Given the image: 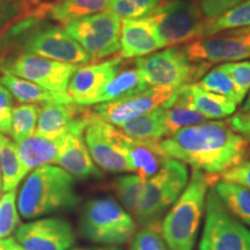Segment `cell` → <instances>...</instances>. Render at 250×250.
Returning <instances> with one entry per match:
<instances>
[{
  "label": "cell",
  "mask_w": 250,
  "mask_h": 250,
  "mask_svg": "<svg viewBox=\"0 0 250 250\" xmlns=\"http://www.w3.org/2000/svg\"><path fill=\"white\" fill-rule=\"evenodd\" d=\"M189 85L190 83L179 87L173 96L162 105L165 110L167 137L184 127L202 124L208 120L191 104Z\"/></svg>",
  "instance_id": "obj_20"
},
{
  "label": "cell",
  "mask_w": 250,
  "mask_h": 250,
  "mask_svg": "<svg viewBox=\"0 0 250 250\" xmlns=\"http://www.w3.org/2000/svg\"><path fill=\"white\" fill-rule=\"evenodd\" d=\"M110 0H57L50 2L48 15L56 22L66 24L100 13L109 7Z\"/></svg>",
  "instance_id": "obj_26"
},
{
  "label": "cell",
  "mask_w": 250,
  "mask_h": 250,
  "mask_svg": "<svg viewBox=\"0 0 250 250\" xmlns=\"http://www.w3.org/2000/svg\"><path fill=\"white\" fill-rule=\"evenodd\" d=\"M182 50L190 62L198 64L242 61L250 57V33L201 37L184 44Z\"/></svg>",
  "instance_id": "obj_14"
},
{
  "label": "cell",
  "mask_w": 250,
  "mask_h": 250,
  "mask_svg": "<svg viewBox=\"0 0 250 250\" xmlns=\"http://www.w3.org/2000/svg\"><path fill=\"white\" fill-rule=\"evenodd\" d=\"M126 152L133 171L145 180L158 173L168 159L159 148V142H144L127 137Z\"/></svg>",
  "instance_id": "obj_23"
},
{
  "label": "cell",
  "mask_w": 250,
  "mask_h": 250,
  "mask_svg": "<svg viewBox=\"0 0 250 250\" xmlns=\"http://www.w3.org/2000/svg\"><path fill=\"white\" fill-rule=\"evenodd\" d=\"M28 1H29V4L31 6H41V5L50 4L49 1H51V0H28Z\"/></svg>",
  "instance_id": "obj_45"
},
{
  "label": "cell",
  "mask_w": 250,
  "mask_h": 250,
  "mask_svg": "<svg viewBox=\"0 0 250 250\" xmlns=\"http://www.w3.org/2000/svg\"><path fill=\"white\" fill-rule=\"evenodd\" d=\"M0 250H26L14 237L0 239Z\"/></svg>",
  "instance_id": "obj_43"
},
{
  "label": "cell",
  "mask_w": 250,
  "mask_h": 250,
  "mask_svg": "<svg viewBox=\"0 0 250 250\" xmlns=\"http://www.w3.org/2000/svg\"><path fill=\"white\" fill-rule=\"evenodd\" d=\"M20 217L17 204V189L0 196V239L9 237L18 229Z\"/></svg>",
  "instance_id": "obj_35"
},
{
  "label": "cell",
  "mask_w": 250,
  "mask_h": 250,
  "mask_svg": "<svg viewBox=\"0 0 250 250\" xmlns=\"http://www.w3.org/2000/svg\"><path fill=\"white\" fill-rule=\"evenodd\" d=\"M6 1H19V0H6Z\"/></svg>",
  "instance_id": "obj_50"
},
{
  "label": "cell",
  "mask_w": 250,
  "mask_h": 250,
  "mask_svg": "<svg viewBox=\"0 0 250 250\" xmlns=\"http://www.w3.org/2000/svg\"><path fill=\"white\" fill-rule=\"evenodd\" d=\"M145 181L139 175H125L118 177L114 182V190L125 211L133 215L138 211Z\"/></svg>",
  "instance_id": "obj_31"
},
{
  "label": "cell",
  "mask_w": 250,
  "mask_h": 250,
  "mask_svg": "<svg viewBox=\"0 0 250 250\" xmlns=\"http://www.w3.org/2000/svg\"><path fill=\"white\" fill-rule=\"evenodd\" d=\"M188 168L183 162L167 159L158 173L145 181L138 211L134 217L140 224L158 223L188 184Z\"/></svg>",
  "instance_id": "obj_6"
},
{
  "label": "cell",
  "mask_w": 250,
  "mask_h": 250,
  "mask_svg": "<svg viewBox=\"0 0 250 250\" xmlns=\"http://www.w3.org/2000/svg\"><path fill=\"white\" fill-rule=\"evenodd\" d=\"M81 236L107 246L126 242L136 230V224L127 211L111 198H96L87 203L80 217Z\"/></svg>",
  "instance_id": "obj_5"
},
{
  "label": "cell",
  "mask_w": 250,
  "mask_h": 250,
  "mask_svg": "<svg viewBox=\"0 0 250 250\" xmlns=\"http://www.w3.org/2000/svg\"><path fill=\"white\" fill-rule=\"evenodd\" d=\"M13 108V95L0 83V133L9 134Z\"/></svg>",
  "instance_id": "obj_40"
},
{
  "label": "cell",
  "mask_w": 250,
  "mask_h": 250,
  "mask_svg": "<svg viewBox=\"0 0 250 250\" xmlns=\"http://www.w3.org/2000/svg\"><path fill=\"white\" fill-rule=\"evenodd\" d=\"M130 250H168L159 221L146 225L139 230L133 237Z\"/></svg>",
  "instance_id": "obj_36"
},
{
  "label": "cell",
  "mask_w": 250,
  "mask_h": 250,
  "mask_svg": "<svg viewBox=\"0 0 250 250\" xmlns=\"http://www.w3.org/2000/svg\"><path fill=\"white\" fill-rule=\"evenodd\" d=\"M192 1L199 6L206 18L214 20L243 0H192Z\"/></svg>",
  "instance_id": "obj_39"
},
{
  "label": "cell",
  "mask_w": 250,
  "mask_h": 250,
  "mask_svg": "<svg viewBox=\"0 0 250 250\" xmlns=\"http://www.w3.org/2000/svg\"><path fill=\"white\" fill-rule=\"evenodd\" d=\"M224 181L233 182L250 190V161H245L221 174Z\"/></svg>",
  "instance_id": "obj_41"
},
{
  "label": "cell",
  "mask_w": 250,
  "mask_h": 250,
  "mask_svg": "<svg viewBox=\"0 0 250 250\" xmlns=\"http://www.w3.org/2000/svg\"><path fill=\"white\" fill-rule=\"evenodd\" d=\"M159 148L168 159L214 175L242 164L250 154L249 143L227 122H204L184 127L160 140Z\"/></svg>",
  "instance_id": "obj_1"
},
{
  "label": "cell",
  "mask_w": 250,
  "mask_h": 250,
  "mask_svg": "<svg viewBox=\"0 0 250 250\" xmlns=\"http://www.w3.org/2000/svg\"><path fill=\"white\" fill-rule=\"evenodd\" d=\"M214 190L227 210L250 226V190L228 181L215 183Z\"/></svg>",
  "instance_id": "obj_29"
},
{
  "label": "cell",
  "mask_w": 250,
  "mask_h": 250,
  "mask_svg": "<svg viewBox=\"0 0 250 250\" xmlns=\"http://www.w3.org/2000/svg\"><path fill=\"white\" fill-rule=\"evenodd\" d=\"M33 9L34 6H31L28 0H20V1L0 0V37L4 35L5 31L12 24L29 15Z\"/></svg>",
  "instance_id": "obj_38"
},
{
  "label": "cell",
  "mask_w": 250,
  "mask_h": 250,
  "mask_svg": "<svg viewBox=\"0 0 250 250\" xmlns=\"http://www.w3.org/2000/svg\"><path fill=\"white\" fill-rule=\"evenodd\" d=\"M246 27H250V0H243L229 11L214 19L205 36L214 35L227 29H241Z\"/></svg>",
  "instance_id": "obj_32"
},
{
  "label": "cell",
  "mask_w": 250,
  "mask_h": 250,
  "mask_svg": "<svg viewBox=\"0 0 250 250\" xmlns=\"http://www.w3.org/2000/svg\"><path fill=\"white\" fill-rule=\"evenodd\" d=\"M199 250H250V230L235 220L214 188L206 197V219Z\"/></svg>",
  "instance_id": "obj_8"
},
{
  "label": "cell",
  "mask_w": 250,
  "mask_h": 250,
  "mask_svg": "<svg viewBox=\"0 0 250 250\" xmlns=\"http://www.w3.org/2000/svg\"><path fill=\"white\" fill-rule=\"evenodd\" d=\"M0 51H1V44H0ZM2 62V59H1V56H0V62Z\"/></svg>",
  "instance_id": "obj_49"
},
{
  "label": "cell",
  "mask_w": 250,
  "mask_h": 250,
  "mask_svg": "<svg viewBox=\"0 0 250 250\" xmlns=\"http://www.w3.org/2000/svg\"><path fill=\"white\" fill-rule=\"evenodd\" d=\"M65 136L66 134L59 138L50 139L34 133L28 138L15 143L19 158L27 173L42 166L55 164Z\"/></svg>",
  "instance_id": "obj_21"
},
{
  "label": "cell",
  "mask_w": 250,
  "mask_h": 250,
  "mask_svg": "<svg viewBox=\"0 0 250 250\" xmlns=\"http://www.w3.org/2000/svg\"><path fill=\"white\" fill-rule=\"evenodd\" d=\"M83 133L90 156L99 167L111 173L133 171L126 152L127 136L118 127L94 115Z\"/></svg>",
  "instance_id": "obj_10"
},
{
  "label": "cell",
  "mask_w": 250,
  "mask_h": 250,
  "mask_svg": "<svg viewBox=\"0 0 250 250\" xmlns=\"http://www.w3.org/2000/svg\"><path fill=\"white\" fill-rule=\"evenodd\" d=\"M22 37V51L51 61L80 65L92 62L90 56L67 33L65 28L57 26L39 27L36 24Z\"/></svg>",
  "instance_id": "obj_11"
},
{
  "label": "cell",
  "mask_w": 250,
  "mask_h": 250,
  "mask_svg": "<svg viewBox=\"0 0 250 250\" xmlns=\"http://www.w3.org/2000/svg\"><path fill=\"white\" fill-rule=\"evenodd\" d=\"M94 110L76 103H46L40 108L35 133L56 139L78 125H88Z\"/></svg>",
  "instance_id": "obj_17"
},
{
  "label": "cell",
  "mask_w": 250,
  "mask_h": 250,
  "mask_svg": "<svg viewBox=\"0 0 250 250\" xmlns=\"http://www.w3.org/2000/svg\"><path fill=\"white\" fill-rule=\"evenodd\" d=\"M15 239L26 250H67L76 242V234L64 219L43 218L19 226Z\"/></svg>",
  "instance_id": "obj_15"
},
{
  "label": "cell",
  "mask_w": 250,
  "mask_h": 250,
  "mask_svg": "<svg viewBox=\"0 0 250 250\" xmlns=\"http://www.w3.org/2000/svg\"><path fill=\"white\" fill-rule=\"evenodd\" d=\"M249 92H250V90H249ZM247 110H250V93H249L248 99L246 100L245 104H243V107H242V111H247Z\"/></svg>",
  "instance_id": "obj_47"
},
{
  "label": "cell",
  "mask_w": 250,
  "mask_h": 250,
  "mask_svg": "<svg viewBox=\"0 0 250 250\" xmlns=\"http://www.w3.org/2000/svg\"><path fill=\"white\" fill-rule=\"evenodd\" d=\"M2 191V176H1V168H0V195Z\"/></svg>",
  "instance_id": "obj_48"
},
{
  "label": "cell",
  "mask_w": 250,
  "mask_h": 250,
  "mask_svg": "<svg viewBox=\"0 0 250 250\" xmlns=\"http://www.w3.org/2000/svg\"><path fill=\"white\" fill-rule=\"evenodd\" d=\"M118 129L131 139L160 142L164 137H167L164 107L161 105L132 121L126 122L120 125Z\"/></svg>",
  "instance_id": "obj_25"
},
{
  "label": "cell",
  "mask_w": 250,
  "mask_h": 250,
  "mask_svg": "<svg viewBox=\"0 0 250 250\" xmlns=\"http://www.w3.org/2000/svg\"><path fill=\"white\" fill-rule=\"evenodd\" d=\"M148 88L151 87L144 79L142 72L136 66V64L133 66L121 67L117 73L100 90L98 98L95 100V104L117 101V100L127 98Z\"/></svg>",
  "instance_id": "obj_22"
},
{
  "label": "cell",
  "mask_w": 250,
  "mask_h": 250,
  "mask_svg": "<svg viewBox=\"0 0 250 250\" xmlns=\"http://www.w3.org/2000/svg\"><path fill=\"white\" fill-rule=\"evenodd\" d=\"M0 168L4 192L17 189L28 174L19 158L17 144L2 133H0Z\"/></svg>",
  "instance_id": "obj_28"
},
{
  "label": "cell",
  "mask_w": 250,
  "mask_h": 250,
  "mask_svg": "<svg viewBox=\"0 0 250 250\" xmlns=\"http://www.w3.org/2000/svg\"><path fill=\"white\" fill-rule=\"evenodd\" d=\"M226 122L236 133L250 143V110L237 112Z\"/></svg>",
  "instance_id": "obj_42"
},
{
  "label": "cell",
  "mask_w": 250,
  "mask_h": 250,
  "mask_svg": "<svg viewBox=\"0 0 250 250\" xmlns=\"http://www.w3.org/2000/svg\"><path fill=\"white\" fill-rule=\"evenodd\" d=\"M220 66L232 79L240 104L250 90V62H228Z\"/></svg>",
  "instance_id": "obj_37"
},
{
  "label": "cell",
  "mask_w": 250,
  "mask_h": 250,
  "mask_svg": "<svg viewBox=\"0 0 250 250\" xmlns=\"http://www.w3.org/2000/svg\"><path fill=\"white\" fill-rule=\"evenodd\" d=\"M79 65L66 64L35 55H20L0 62V71L56 93H66L72 76Z\"/></svg>",
  "instance_id": "obj_12"
},
{
  "label": "cell",
  "mask_w": 250,
  "mask_h": 250,
  "mask_svg": "<svg viewBox=\"0 0 250 250\" xmlns=\"http://www.w3.org/2000/svg\"><path fill=\"white\" fill-rule=\"evenodd\" d=\"M248 33H250V27L241 28V29H237L235 31H230L229 34H248Z\"/></svg>",
  "instance_id": "obj_46"
},
{
  "label": "cell",
  "mask_w": 250,
  "mask_h": 250,
  "mask_svg": "<svg viewBox=\"0 0 250 250\" xmlns=\"http://www.w3.org/2000/svg\"><path fill=\"white\" fill-rule=\"evenodd\" d=\"M134 64L149 87L171 88L197 83L210 66L208 64L190 62L182 48L177 46L137 58Z\"/></svg>",
  "instance_id": "obj_7"
},
{
  "label": "cell",
  "mask_w": 250,
  "mask_h": 250,
  "mask_svg": "<svg viewBox=\"0 0 250 250\" xmlns=\"http://www.w3.org/2000/svg\"><path fill=\"white\" fill-rule=\"evenodd\" d=\"M197 85L201 87L202 89L206 90V92L219 94V95L225 96L229 101L234 102L235 104H239L233 81L226 72L223 70L220 65L212 68L208 74H205L202 78L201 81H198Z\"/></svg>",
  "instance_id": "obj_33"
},
{
  "label": "cell",
  "mask_w": 250,
  "mask_h": 250,
  "mask_svg": "<svg viewBox=\"0 0 250 250\" xmlns=\"http://www.w3.org/2000/svg\"><path fill=\"white\" fill-rule=\"evenodd\" d=\"M164 0H110L108 9L120 19H138L155 11Z\"/></svg>",
  "instance_id": "obj_34"
},
{
  "label": "cell",
  "mask_w": 250,
  "mask_h": 250,
  "mask_svg": "<svg viewBox=\"0 0 250 250\" xmlns=\"http://www.w3.org/2000/svg\"><path fill=\"white\" fill-rule=\"evenodd\" d=\"M39 114L40 107L33 103L19 104L13 108L9 136L15 143L21 142L35 133Z\"/></svg>",
  "instance_id": "obj_30"
},
{
  "label": "cell",
  "mask_w": 250,
  "mask_h": 250,
  "mask_svg": "<svg viewBox=\"0 0 250 250\" xmlns=\"http://www.w3.org/2000/svg\"><path fill=\"white\" fill-rule=\"evenodd\" d=\"M123 65L124 59L117 56L79 67L68 83L67 94L78 105L95 104L100 90Z\"/></svg>",
  "instance_id": "obj_16"
},
{
  "label": "cell",
  "mask_w": 250,
  "mask_h": 250,
  "mask_svg": "<svg viewBox=\"0 0 250 250\" xmlns=\"http://www.w3.org/2000/svg\"><path fill=\"white\" fill-rule=\"evenodd\" d=\"M176 89L171 87H151L117 101L99 103L94 112L100 120L120 126L164 105Z\"/></svg>",
  "instance_id": "obj_13"
},
{
  "label": "cell",
  "mask_w": 250,
  "mask_h": 250,
  "mask_svg": "<svg viewBox=\"0 0 250 250\" xmlns=\"http://www.w3.org/2000/svg\"><path fill=\"white\" fill-rule=\"evenodd\" d=\"M189 93L191 104L206 118H225L236 110L235 103L219 94L206 92L197 83H190Z\"/></svg>",
  "instance_id": "obj_27"
},
{
  "label": "cell",
  "mask_w": 250,
  "mask_h": 250,
  "mask_svg": "<svg viewBox=\"0 0 250 250\" xmlns=\"http://www.w3.org/2000/svg\"><path fill=\"white\" fill-rule=\"evenodd\" d=\"M85 126H77L65 136L61 151L55 164L61 166L68 174L79 180L102 177L101 170L96 167L83 138Z\"/></svg>",
  "instance_id": "obj_18"
},
{
  "label": "cell",
  "mask_w": 250,
  "mask_h": 250,
  "mask_svg": "<svg viewBox=\"0 0 250 250\" xmlns=\"http://www.w3.org/2000/svg\"><path fill=\"white\" fill-rule=\"evenodd\" d=\"M93 62L101 61L121 50V19L109 9L79 19L65 26Z\"/></svg>",
  "instance_id": "obj_9"
},
{
  "label": "cell",
  "mask_w": 250,
  "mask_h": 250,
  "mask_svg": "<svg viewBox=\"0 0 250 250\" xmlns=\"http://www.w3.org/2000/svg\"><path fill=\"white\" fill-rule=\"evenodd\" d=\"M0 83L5 86L12 95L22 103H74L66 93H56L41 87L31 81L24 80L11 74H4L0 78Z\"/></svg>",
  "instance_id": "obj_24"
},
{
  "label": "cell",
  "mask_w": 250,
  "mask_h": 250,
  "mask_svg": "<svg viewBox=\"0 0 250 250\" xmlns=\"http://www.w3.org/2000/svg\"><path fill=\"white\" fill-rule=\"evenodd\" d=\"M120 43L123 59L140 58L161 49L148 15L138 19H122Z\"/></svg>",
  "instance_id": "obj_19"
},
{
  "label": "cell",
  "mask_w": 250,
  "mask_h": 250,
  "mask_svg": "<svg viewBox=\"0 0 250 250\" xmlns=\"http://www.w3.org/2000/svg\"><path fill=\"white\" fill-rule=\"evenodd\" d=\"M217 175L192 168V176L184 191L161 224L168 250H192L205 206L208 186H214Z\"/></svg>",
  "instance_id": "obj_3"
},
{
  "label": "cell",
  "mask_w": 250,
  "mask_h": 250,
  "mask_svg": "<svg viewBox=\"0 0 250 250\" xmlns=\"http://www.w3.org/2000/svg\"><path fill=\"white\" fill-rule=\"evenodd\" d=\"M79 201L73 176L61 167L45 165L34 169L24 181L18 208L24 219H35L73 208Z\"/></svg>",
  "instance_id": "obj_2"
},
{
  "label": "cell",
  "mask_w": 250,
  "mask_h": 250,
  "mask_svg": "<svg viewBox=\"0 0 250 250\" xmlns=\"http://www.w3.org/2000/svg\"><path fill=\"white\" fill-rule=\"evenodd\" d=\"M67 250H121V248L118 247H112V246H108V247H79V248H71Z\"/></svg>",
  "instance_id": "obj_44"
},
{
  "label": "cell",
  "mask_w": 250,
  "mask_h": 250,
  "mask_svg": "<svg viewBox=\"0 0 250 250\" xmlns=\"http://www.w3.org/2000/svg\"><path fill=\"white\" fill-rule=\"evenodd\" d=\"M161 48L187 44L205 37L212 23L192 0H164L148 14Z\"/></svg>",
  "instance_id": "obj_4"
}]
</instances>
